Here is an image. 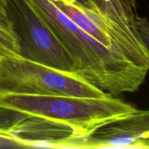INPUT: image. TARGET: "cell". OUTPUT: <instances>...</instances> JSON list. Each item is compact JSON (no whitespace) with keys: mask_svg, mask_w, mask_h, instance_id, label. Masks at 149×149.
<instances>
[{"mask_svg":"<svg viewBox=\"0 0 149 149\" xmlns=\"http://www.w3.org/2000/svg\"><path fill=\"white\" fill-rule=\"evenodd\" d=\"M0 104L29 115L65 122L84 136L103 124L136 109L132 105L111 95L87 97L5 95L0 96Z\"/></svg>","mask_w":149,"mask_h":149,"instance_id":"obj_2","label":"cell"},{"mask_svg":"<svg viewBox=\"0 0 149 149\" xmlns=\"http://www.w3.org/2000/svg\"><path fill=\"white\" fill-rule=\"evenodd\" d=\"M18 40V56L76 74L74 61L29 0H6Z\"/></svg>","mask_w":149,"mask_h":149,"instance_id":"obj_5","label":"cell"},{"mask_svg":"<svg viewBox=\"0 0 149 149\" xmlns=\"http://www.w3.org/2000/svg\"><path fill=\"white\" fill-rule=\"evenodd\" d=\"M78 1H81V2H84V1H86V0H78Z\"/></svg>","mask_w":149,"mask_h":149,"instance_id":"obj_12","label":"cell"},{"mask_svg":"<svg viewBox=\"0 0 149 149\" xmlns=\"http://www.w3.org/2000/svg\"><path fill=\"white\" fill-rule=\"evenodd\" d=\"M29 116L24 112L0 104V129L13 126Z\"/></svg>","mask_w":149,"mask_h":149,"instance_id":"obj_10","label":"cell"},{"mask_svg":"<svg viewBox=\"0 0 149 149\" xmlns=\"http://www.w3.org/2000/svg\"><path fill=\"white\" fill-rule=\"evenodd\" d=\"M0 135L17 141L23 148H76L79 140L84 136L65 122L35 115L0 129Z\"/></svg>","mask_w":149,"mask_h":149,"instance_id":"obj_7","label":"cell"},{"mask_svg":"<svg viewBox=\"0 0 149 149\" xmlns=\"http://www.w3.org/2000/svg\"><path fill=\"white\" fill-rule=\"evenodd\" d=\"M104 10L113 15L135 23L138 14L136 0H95Z\"/></svg>","mask_w":149,"mask_h":149,"instance_id":"obj_9","label":"cell"},{"mask_svg":"<svg viewBox=\"0 0 149 149\" xmlns=\"http://www.w3.org/2000/svg\"><path fill=\"white\" fill-rule=\"evenodd\" d=\"M75 63L76 74L112 96L134 93L149 69L108 49L62 13L52 0H29Z\"/></svg>","mask_w":149,"mask_h":149,"instance_id":"obj_1","label":"cell"},{"mask_svg":"<svg viewBox=\"0 0 149 149\" xmlns=\"http://www.w3.org/2000/svg\"><path fill=\"white\" fill-rule=\"evenodd\" d=\"M148 68H149V63H148Z\"/></svg>","mask_w":149,"mask_h":149,"instance_id":"obj_13","label":"cell"},{"mask_svg":"<svg viewBox=\"0 0 149 149\" xmlns=\"http://www.w3.org/2000/svg\"><path fill=\"white\" fill-rule=\"evenodd\" d=\"M5 95H110L74 73L60 71L20 56L0 58V96Z\"/></svg>","mask_w":149,"mask_h":149,"instance_id":"obj_4","label":"cell"},{"mask_svg":"<svg viewBox=\"0 0 149 149\" xmlns=\"http://www.w3.org/2000/svg\"><path fill=\"white\" fill-rule=\"evenodd\" d=\"M77 148L149 149V110L109 121L80 138Z\"/></svg>","mask_w":149,"mask_h":149,"instance_id":"obj_6","label":"cell"},{"mask_svg":"<svg viewBox=\"0 0 149 149\" xmlns=\"http://www.w3.org/2000/svg\"><path fill=\"white\" fill-rule=\"evenodd\" d=\"M20 47L9 16L6 0H0V58L18 56Z\"/></svg>","mask_w":149,"mask_h":149,"instance_id":"obj_8","label":"cell"},{"mask_svg":"<svg viewBox=\"0 0 149 149\" xmlns=\"http://www.w3.org/2000/svg\"><path fill=\"white\" fill-rule=\"evenodd\" d=\"M136 26L139 34L149 51V21L146 17L138 15L136 19Z\"/></svg>","mask_w":149,"mask_h":149,"instance_id":"obj_11","label":"cell"},{"mask_svg":"<svg viewBox=\"0 0 149 149\" xmlns=\"http://www.w3.org/2000/svg\"><path fill=\"white\" fill-rule=\"evenodd\" d=\"M52 1L70 20L103 46L138 66L149 69V51L136 23L109 13L94 0Z\"/></svg>","mask_w":149,"mask_h":149,"instance_id":"obj_3","label":"cell"}]
</instances>
